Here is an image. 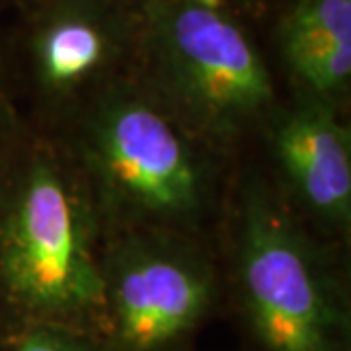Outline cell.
Here are the masks:
<instances>
[{"label":"cell","instance_id":"obj_9","mask_svg":"<svg viewBox=\"0 0 351 351\" xmlns=\"http://www.w3.org/2000/svg\"><path fill=\"white\" fill-rule=\"evenodd\" d=\"M18 351H84L78 341L55 330H34L18 343Z\"/></svg>","mask_w":351,"mask_h":351},{"label":"cell","instance_id":"obj_5","mask_svg":"<svg viewBox=\"0 0 351 351\" xmlns=\"http://www.w3.org/2000/svg\"><path fill=\"white\" fill-rule=\"evenodd\" d=\"M209 299L205 279L186 263L143 256L117 277L113 291L119 343L129 351H154L195 324Z\"/></svg>","mask_w":351,"mask_h":351},{"label":"cell","instance_id":"obj_6","mask_svg":"<svg viewBox=\"0 0 351 351\" xmlns=\"http://www.w3.org/2000/svg\"><path fill=\"white\" fill-rule=\"evenodd\" d=\"M279 156L306 201L330 217L351 207V156L346 129L322 108L291 117L277 137Z\"/></svg>","mask_w":351,"mask_h":351},{"label":"cell","instance_id":"obj_8","mask_svg":"<svg viewBox=\"0 0 351 351\" xmlns=\"http://www.w3.org/2000/svg\"><path fill=\"white\" fill-rule=\"evenodd\" d=\"M108 39L100 25L80 14L55 18L39 34L38 63L51 86H71L104 61Z\"/></svg>","mask_w":351,"mask_h":351},{"label":"cell","instance_id":"obj_10","mask_svg":"<svg viewBox=\"0 0 351 351\" xmlns=\"http://www.w3.org/2000/svg\"><path fill=\"white\" fill-rule=\"evenodd\" d=\"M193 4H197L201 8H209V10H221L225 0H191Z\"/></svg>","mask_w":351,"mask_h":351},{"label":"cell","instance_id":"obj_1","mask_svg":"<svg viewBox=\"0 0 351 351\" xmlns=\"http://www.w3.org/2000/svg\"><path fill=\"white\" fill-rule=\"evenodd\" d=\"M2 274L20 301L43 313H73L104 297L73 199L47 166L29 174L10 215Z\"/></svg>","mask_w":351,"mask_h":351},{"label":"cell","instance_id":"obj_7","mask_svg":"<svg viewBox=\"0 0 351 351\" xmlns=\"http://www.w3.org/2000/svg\"><path fill=\"white\" fill-rule=\"evenodd\" d=\"M293 71L316 92H334L351 76V0H299L281 29Z\"/></svg>","mask_w":351,"mask_h":351},{"label":"cell","instance_id":"obj_2","mask_svg":"<svg viewBox=\"0 0 351 351\" xmlns=\"http://www.w3.org/2000/svg\"><path fill=\"white\" fill-rule=\"evenodd\" d=\"M242 276L256 330L269 351H332V313L306 254L279 219L254 215Z\"/></svg>","mask_w":351,"mask_h":351},{"label":"cell","instance_id":"obj_3","mask_svg":"<svg viewBox=\"0 0 351 351\" xmlns=\"http://www.w3.org/2000/svg\"><path fill=\"white\" fill-rule=\"evenodd\" d=\"M160 41L182 86L221 117L248 115L274 96L258 51L221 10L182 0L160 14Z\"/></svg>","mask_w":351,"mask_h":351},{"label":"cell","instance_id":"obj_4","mask_svg":"<svg viewBox=\"0 0 351 351\" xmlns=\"http://www.w3.org/2000/svg\"><path fill=\"white\" fill-rule=\"evenodd\" d=\"M100 156L113 186L147 209L184 211L197 199V176L186 145L147 106L127 104L106 117Z\"/></svg>","mask_w":351,"mask_h":351}]
</instances>
